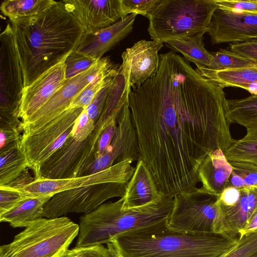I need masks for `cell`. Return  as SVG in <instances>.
I'll list each match as a JSON object with an SVG mask.
<instances>
[{"label": "cell", "instance_id": "6da1fadb", "mask_svg": "<svg viewBox=\"0 0 257 257\" xmlns=\"http://www.w3.org/2000/svg\"><path fill=\"white\" fill-rule=\"evenodd\" d=\"M225 99L222 88L172 51L159 55L153 76L131 89L139 159L162 195L173 198L196 187L203 160L233 143Z\"/></svg>", "mask_w": 257, "mask_h": 257}, {"label": "cell", "instance_id": "7a4b0ae2", "mask_svg": "<svg viewBox=\"0 0 257 257\" xmlns=\"http://www.w3.org/2000/svg\"><path fill=\"white\" fill-rule=\"evenodd\" d=\"M10 21L24 88L77 49L84 34L62 1L37 16Z\"/></svg>", "mask_w": 257, "mask_h": 257}, {"label": "cell", "instance_id": "3957f363", "mask_svg": "<svg viewBox=\"0 0 257 257\" xmlns=\"http://www.w3.org/2000/svg\"><path fill=\"white\" fill-rule=\"evenodd\" d=\"M166 220L124 232L112 240L124 257H221L239 238L176 231L167 226Z\"/></svg>", "mask_w": 257, "mask_h": 257}, {"label": "cell", "instance_id": "277c9868", "mask_svg": "<svg viewBox=\"0 0 257 257\" xmlns=\"http://www.w3.org/2000/svg\"><path fill=\"white\" fill-rule=\"evenodd\" d=\"M123 201L104 203L81 216L76 246L107 244L124 232L166 220L174 205L173 198L162 195L136 207H123Z\"/></svg>", "mask_w": 257, "mask_h": 257}, {"label": "cell", "instance_id": "5b68a950", "mask_svg": "<svg viewBox=\"0 0 257 257\" xmlns=\"http://www.w3.org/2000/svg\"><path fill=\"white\" fill-rule=\"evenodd\" d=\"M217 6L213 0H163L147 18L152 40L165 43L207 33Z\"/></svg>", "mask_w": 257, "mask_h": 257}, {"label": "cell", "instance_id": "8992f818", "mask_svg": "<svg viewBox=\"0 0 257 257\" xmlns=\"http://www.w3.org/2000/svg\"><path fill=\"white\" fill-rule=\"evenodd\" d=\"M79 230L67 217L41 218L1 245L0 257H63Z\"/></svg>", "mask_w": 257, "mask_h": 257}, {"label": "cell", "instance_id": "52a82bcc", "mask_svg": "<svg viewBox=\"0 0 257 257\" xmlns=\"http://www.w3.org/2000/svg\"><path fill=\"white\" fill-rule=\"evenodd\" d=\"M219 195L208 194L196 187L175 196L167 226L186 233H216L233 234L221 211Z\"/></svg>", "mask_w": 257, "mask_h": 257}, {"label": "cell", "instance_id": "ba28073f", "mask_svg": "<svg viewBox=\"0 0 257 257\" xmlns=\"http://www.w3.org/2000/svg\"><path fill=\"white\" fill-rule=\"evenodd\" d=\"M108 125L98 119L89 136L73 128L63 145L42 165L34 178L63 179L86 175L97 158L100 136Z\"/></svg>", "mask_w": 257, "mask_h": 257}, {"label": "cell", "instance_id": "9c48e42d", "mask_svg": "<svg viewBox=\"0 0 257 257\" xmlns=\"http://www.w3.org/2000/svg\"><path fill=\"white\" fill-rule=\"evenodd\" d=\"M0 128H20L19 109L24 89L23 76L15 41L8 24L0 35Z\"/></svg>", "mask_w": 257, "mask_h": 257}, {"label": "cell", "instance_id": "30bf717a", "mask_svg": "<svg viewBox=\"0 0 257 257\" xmlns=\"http://www.w3.org/2000/svg\"><path fill=\"white\" fill-rule=\"evenodd\" d=\"M84 109L69 107L37 132L22 135L20 146L34 176L42 165L65 143Z\"/></svg>", "mask_w": 257, "mask_h": 257}, {"label": "cell", "instance_id": "8fae6325", "mask_svg": "<svg viewBox=\"0 0 257 257\" xmlns=\"http://www.w3.org/2000/svg\"><path fill=\"white\" fill-rule=\"evenodd\" d=\"M127 183H101L56 193L44 205L43 217L53 218L71 213H89L109 199L123 197Z\"/></svg>", "mask_w": 257, "mask_h": 257}, {"label": "cell", "instance_id": "7c38bea8", "mask_svg": "<svg viewBox=\"0 0 257 257\" xmlns=\"http://www.w3.org/2000/svg\"><path fill=\"white\" fill-rule=\"evenodd\" d=\"M115 66L108 58L103 57L85 72L66 80L63 86L44 105L22 122V135H31L40 130L68 108L76 96L99 73Z\"/></svg>", "mask_w": 257, "mask_h": 257}, {"label": "cell", "instance_id": "4fadbf2b", "mask_svg": "<svg viewBox=\"0 0 257 257\" xmlns=\"http://www.w3.org/2000/svg\"><path fill=\"white\" fill-rule=\"evenodd\" d=\"M132 163L131 160L124 161L99 172L74 178H35L20 190L27 197L53 196L62 191L97 184L125 183L130 181L134 173L136 168L132 166Z\"/></svg>", "mask_w": 257, "mask_h": 257}, {"label": "cell", "instance_id": "5bb4252c", "mask_svg": "<svg viewBox=\"0 0 257 257\" xmlns=\"http://www.w3.org/2000/svg\"><path fill=\"white\" fill-rule=\"evenodd\" d=\"M139 157L137 135L127 103L117 118L116 132L110 144L95 160L86 175L99 172L124 161L137 162Z\"/></svg>", "mask_w": 257, "mask_h": 257}, {"label": "cell", "instance_id": "9a60e30c", "mask_svg": "<svg viewBox=\"0 0 257 257\" xmlns=\"http://www.w3.org/2000/svg\"><path fill=\"white\" fill-rule=\"evenodd\" d=\"M66 9L84 30L95 33L123 19L121 0H63Z\"/></svg>", "mask_w": 257, "mask_h": 257}, {"label": "cell", "instance_id": "2e32d148", "mask_svg": "<svg viewBox=\"0 0 257 257\" xmlns=\"http://www.w3.org/2000/svg\"><path fill=\"white\" fill-rule=\"evenodd\" d=\"M207 33L213 45L257 40V15L217 8L212 15Z\"/></svg>", "mask_w": 257, "mask_h": 257}, {"label": "cell", "instance_id": "e0dca14e", "mask_svg": "<svg viewBox=\"0 0 257 257\" xmlns=\"http://www.w3.org/2000/svg\"><path fill=\"white\" fill-rule=\"evenodd\" d=\"M64 60L24 88L19 114L22 122L38 111L63 86L66 80Z\"/></svg>", "mask_w": 257, "mask_h": 257}, {"label": "cell", "instance_id": "ac0fdd59", "mask_svg": "<svg viewBox=\"0 0 257 257\" xmlns=\"http://www.w3.org/2000/svg\"><path fill=\"white\" fill-rule=\"evenodd\" d=\"M163 43L142 40L126 49L121 55L129 68L131 88L139 86L157 72L159 64L158 52Z\"/></svg>", "mask_w": 257, "mask_h": 257}, {"label": "cell", "instance_id": "d6986e66", "mask_svg": "<svg viewBox=\"0 0 257 257\" xmlns=\"http://www.w3.org/2000/svg\"><path fill=\"white\" fill-rule=\"evenodd\" d=\"M137 15L130 14L108 27L93 33L84 34L76 50L100 60L132 32Z\"/></svg>", "mask_w": 257, "mask_h": 257}, {"label": "cell", "instance_id": "ffe728a7", "mask_svg": "<svg viewBox=\"0 0 257 257\" xmlns=\"http://www.w3.org/2000/svg\"><path fill=\"white\" fill-rule=\"evenodd\" d=\"M232 171L224 153L217 149L203 160L199 168L201 189L207 193L220 195L227 186Z\"/></svg>", "mask_w": 257, "mask_h": 257}, {"label": "cell", "instance_id": "44dd1931", "mask_svg": "<svg viewBox=\"0 0 257 257\" xmlns=\"http://www.w3.org/2000/svg\"><path fill=\"white\" fill-rule=\"evenodd\" d=\"M134 173L127 182L122 197L123 207L132 208L151 202L161 194L155 181L142 160L137 162Z\"/></svg>", "mask_w": 257, "mask_h": 257}, {"label": "cell", "instance_id": "7402d4cb", "mask_svg": "<svg viewBox=\"0 0 257 257\" xmlns=\"http://www.w3.org/2000/svg\"><path fill=\"white\" fill-rule=\"evenodd\" d=\"M225 115L229 123L244 126L246 134L242 138L257 141V95L240 99H226L224 102Z\"/></svg>", "mask_w": 257, "mask_h": 257}, {"label": "cell", "instance_id": "603a6c76", "mask_svg": "<svg viewBox=\"0 0 257 257\" xmlns=\"http://www.w3.org/2000/svg\"><path fill=\"white\" fill-rule=\"evenodd\" d=\"M196 70L202 76L221 88L238 87L251 95H257V65L252 67L215 71L204 66H196Z\"/></svg>", "mask_w": 257, "mask_h": 257}, {"label": "cell", "instance_id": "cb8c5ba5", "mask_svg": "<svg viewBox=\"0 0 257 257\" xmlns=\"http://www.w3.org/2000/svg\"><path fill=\"white\" fill-rule=\"evenodd\" d=\"M240 191V198L235 205L225 207L219 204L227 223L236 236H239L248 219L257 210V187H246Z\"/></svg>", "mask_w": 257, "mask_h": 257}, {"label": "cell", "instance_id": "d4e9b609", "mask_svg": "<svg viewBox=\"0 0 257 257\" xmlns=\"http://www.w3.org/2000/svg\"><path fill=\"white\" fill-rule=\"evenodd\" d=\"M52 197H27L14 208L0 214V221L9 223L14 228L26 227L43 217L44 205Z\"/></svg>", "mask_w": 257, "mask_h": 257}, {"label": "cell", "instance_id": "484cf974", "mask_svg": "<svg viewBox=\"0 0 257 257\" xmlns=\"http://www.w3.org/2000/svg\"><path fill=\"white\" fill-rule=\"evenodd\" d=\"M204 32L198 33L183 39L169 40L165 43L174 52H180L184 58L194 63L196 66L208 67L212 58V53L204 47L203 42Z\"/></svg>", "mask_w": 257, "mask_h": 257}, {"label": "cell", "instance_id": "4316f807", "mask_svg": "<svg viewBox=\"0 0 257 257\" xmlns=\"http://www.w3.org/2000/svg\"><path fill=\"white\" fill-rule=\"evenodd\" d=\"M224 154L233 169L257 173V141L234 140Z\"/></svg>", "mask_w": 257, "mask_h": 257}, {"label": "cell", "instance_id": "83f0119b", "mask_svg": "<svg viewBox=\"0 0 257 257\" xmlns=\"http://www.w3.org/2000/svg\"><path fill=\"white\" fill-rule=\"evenodd\" d=\"M29 164L20 143L0 152V186L8 185L19 177Z\"/></svg>", "mask_w": 257, "mask_h": 257}, {"label": "cell", "instance_id": "f1b7e54d", "mask_svg": "<svg viewBox=\"0 0 257 257\" xmlns=\"http://www.w3.org/2000/svg\"><path fill=\"white\" fill-rule=\"evenodd\" d=\"M56 2L53 0H6L0 8L2 13L12 20L37 16Z\"/></svg>", "mask_w": 257, "mask_h": 257}, {"label": "cell", "instance_id": "f546056e", "mask_svg": "<svg viewBox=\"0 0 257 257\" xmlns=\"http://www.w3.org/2000/svg\"><path fill=\"white\" fill-rule=\"evenodd\" d=\"M256 66L251 61L226 49H221L212 53L208 68L215 71L234 69Z\"/></svg>", "mask_w": 257, "mask_h": 257}, {"label": "cell", "instance_id": "4dcf8cb0", "mask_svg": "<svg viewBox=\"0 0 257 257\" xmlns=\"http://www.w3.org/2000/svg\"><path fill=\"white\" fill-rule=\"evenodd\" d=\"M118 67L116 66L99 73L76 96L70 107L85 108L108 80L117 73Z\"/></svg>", "mask_w": 257, "mask_h": 257}, {"label": "cell", "instance_id": "1f68e13d", "mask_svg": "<svg viewBox=\"0 0 257 257\" xmlns=\"http://www.w3.org/2000/svg\"><path fill=\"white\" fill-rule=\"evenodd\" d=\"M99 60L76 49L71 51L64 60L66 79L83 73L96 64Z\"/></svg>", "mask_w": 257, "mask_h": 257}, {"label": "cell", "instance_id": "d6a6232c", "mask_svg": "<svg viewBox=\"0 0 257 257\" xmlns=\"http://www.w3.org/2000/svg\"><path fill=\"white\" fill-rule=\"evenodd\" d=\"M221 257H257V230L239 236L236 243Z\"/></svg>", "mask_w": 257, "mask_h": 257}, {"label": "cell", "instance_id": "836d02e7", "mask_svg": "<svg viewBox=\"0 0 257 257\" xmlns=\"http://www.w3.org/2000/svg\"><path fill=\"white\" fill-rule=\"evenodd\" d=\"M162 2L163 0H121V4L125 17L136 14L147 17Z\"/></svg>", "mask_w": 257, "mask_h": 257}, {"label": "cell", "instance_id": "e575fe53", "mask_svg": "<svg viewBox=\"0 0 257 257\" xmlns=\"http://www.w3.org/2000/svg\"><path fill=\"white\" fill-rule=\"evenodd\" d=\"M115 75L108 80L95 95L91 102L85 108L89 119L95 123L98 120L103 110L110 87Z\"/></svg>", "mask_w": 257, "mask_h": 257}, {"label": "cell", "instance_id": "d590c367", "mask_svg": "<svg viewBox=\"0 0 257 257\" xmlns=\"http://www.w3.org/2000/svg\"><path fill=\"white\" fill-rule=\"evenodd\" d=\"M217 8L224 11L257 15V0H213Z\"/></svg>", "mask_w": 257, "mask_h": 257}, {"label": "cell", "instance_id": "8d00e7d4", "mask_svg": "<svg viewBox=\"0 0 257 257\" xmlns=\"http://www.w3.org/2000/svg\"><path fill=\"white\" fill-rule=\"evenodd\" d=\"M27 197L20 190L6 185L0 186V214L16 206Z\"/></svg>", "mask_w": 257, "mask_h": 257}, {"label": "cell", "instance_id": "74e56055", "mask_svg": "<svg viewBox=\"0 0 257 257\" xmlns=\"http://www.w3.org/2000/svg\"><path fill=\"white\" fill-rule=\"evenodd\" d=\"M63 257H109L107 247L103 244L75 246L68 249Z\"/></svg>", "mask_w": 257, "mask_h": 257}, {"label": "cell", "instance_id": "f35d334b", "mask_svg": "<svg viewBox=\"0 0 257 257\" xmlns=\"http://www.w3.org/2000/svg\"><path fill=\"white\" fill-rule=\"evenodd\" d=\"M230 49L257 65V40L231 44Z\"/></svg>", "mask_w": 257, "mask_h": 257}, {"label": "cell", "instance_id": "ab89813d", "mask_svg": "<svg viewBox=\"0 0 257 257\" xmlns=\"http://www.w3.org/2000/svg\"><path fill=\"white\" fill-rule=\"evenodd\" d=\"M22 134L23 131L21 128H1L0 152L19 144Z\"/></svg>", "mask_w": 257, "mask_h": 257}, {"label": "cell", "instance_id": "60d3db41", "mask_svg": "<svg viewBox=\"0 0 257 257\" xmlns=\"http://www.w3.org/2000/svg\"><path fill=\"white\" fill-rule=\"evenodd\" d=\"M240 196V189L232 186H227L219 196V203L223 207H232L237 204Z\"/></svg>", "mask_w": 257, "mask_h": 257}, {"label": "cell", "instance_id": "b9f144b4", "mask_svg": "<svg viewBox=\"0 0 257 257\" xmlns=\"http://www.w3.org/2000/svg\"><path fill=\"white\" fill-rule=\"evenodd\" d=\"M116 128L117 121H113L102 133L98 143L97 158L104 153L110 144L116 132Z\"/></svg>", "mask_w": 257, "mask_h": 257}, {"label": "cell", "instance_id": "7bdbcfd3", "mask_svg": "<svg viewBox=\"0 0 257 257\" xmlns=\"http://www.w3.org/2000/svg\"><path fill=\"white\" fill-rule=\"evenodd\" d=\"M233 170L243 178L245 187H257V173L247 172L233 168Z\"/></svg>", "mask_w": 257, "mask_h": 257}, {"label": "cell", "instance_id": "ee69618b", "mask_svg": "<svg viewBox=\"0 0 257 257\" xmlns=\"http://www.w3.org/2000/svg\"><path fill=\"white\" fill-rule=\"evenodd\" d=\"M257 230V210L251 215L246 222L243 229L239 233V236Z\"/></svg>", "mask_w": 257, "mask_h": 257}, {"label": "cell", "instance_id": "f6af8a7d", "mask_svg": "<svg viewBox=\"0 0 257 257\" xmlns=\"http://www.w3.org/2000/svg\"><path fill=\"white\" fill-rule=\"evenodd\" d=\"M227 186H232L238 189L246 187L243 178L233 170L229 177Z\"/></svg>", "mask_w": 257, "mask_h": 257}, {"label": "cell", "instance_id": "bcb514c9", "mask_svg": "<svg viewBox=\"0 0 257 257\" xmlns=\"http://www.w3.org/2000/svg\"><path fill=\"white\" fill-rule=\"evenodd\" d=\"M107 248L109 257H124L121 253L119 248L114 240L108 243Z\"/></svg>", "mask_w": 257, "mask_h": 257}]
</instances>
